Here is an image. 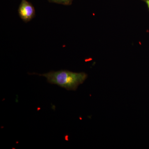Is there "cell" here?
Here are the masks:
<instances>
[{
	"mask_svg": "<svg viewBox=\"0 0 149 149\" xmlns=\"http://www.w3.org/2000/svg\"><path fill=\"white\" fill-rule=\"evenodd\" d=\"M47 78L49 83L54 84L68 91H75L78 86L83 84L88 77L85 72H74L67 70L50 71L39 74Z\"/></svg>",
	"mask_w": 149,
	"mask_h": 149,
	"instance_id": "6da1fadb",
	"label": "cell"
},
{
	"mask_svg": "<svg viewBox=\"0 0 149 149\" xmlns=\"http://www.w3.org/2000/svg\"><path fill=\"white\" fill-rule=\"evenodd\" d=\"M18 13L20 18L25 22L31 21L35 15L34 6L27 0H21L19 6Z\"/></svg>",
	"mask_w": 149,
	"mask_h": 149,
	"instance_id": "7a4b0ae2",
	"label": "cell"
},
{
	"mask_svg": "<svg viewBox=\"0 0 149 149\" xmlns=\"http://www.w3.org/2000/svg\"><path fill=\"white\" fill-rule=\"evenodd\" d=\"M48 1L52 3L63 5L65 6L70 5L73 0H47Z\"/></svg>",
	"mask_w": 149,
	"mask_h": 149,
	"instance_id": "3957f363",
	"label": "cell"
},
{
	"mask_svg": "<svg viewBox=\"0 0 149 149\" xmlns=\"http://www.w3.org/2000/svg\"><path fill=\"white\" fill-rule=\"evenodd\" d=\"M142 1H143L145 2L147 4L148 8L149 11V0H142Z\"/></svg>",
	"mask_w": 149,
	"mask_h": 149,
	"instance_id": "277c9868",
	"label": "cell"
}]
</instances>
